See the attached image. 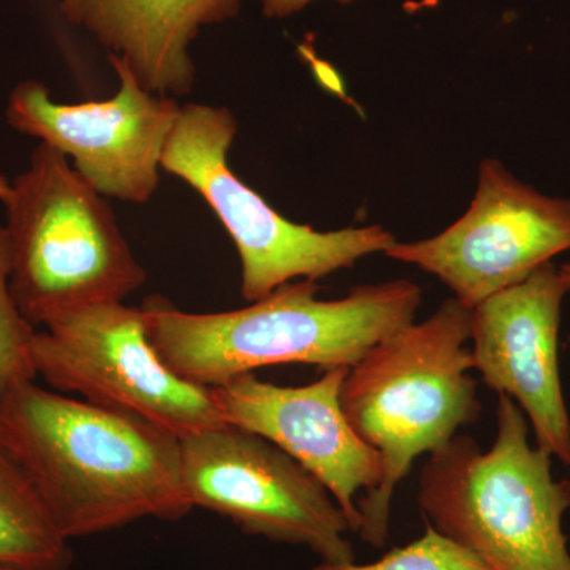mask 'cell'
<instances>
[{
  "label": "cell",
  "mask_w": 570,
  "mask_h": 570,
  "mask_svg": "<svg viewBox=\"0 0 570 570\" xmlns=\"http://www.w3.org/2000/svg\"><path fill=\"white\" fill-rule=\"evenodd\" d=\"M0 441L67 540L194 510L181 439L137 415L22 382L0 401Z\"/></svg>",
  "instance_id": "cell-1"
},
{
  "label": "cell",
  "mask_w": 570,
  "mask_h": 570,
  "mask_svg": "<svg viewBox=\"0 0 570 570\" xmlns=\"http://www.w3.org/2000/svg\"><path fill=\"white\" fill-rule=\"evenodd\" d=\"M420 305L422 288L407 279L358 285L340 299H321L316 281L299 279L242 309L187 313L163 295L142 299L140 309L168 367L213 389L258 367L354 366L415 322Z\"/></svg>",
  "instance_id": "cell-2"
},
{
  "label": "cell",
  "mask_w": 570,
  "mask_h": 570,
  "mask_svg": "<svg viewBox=\"0 0 570 570\" xmlns=\"http://www.w3.org/2000/svg\"><path fill=\"white\" fill-rule=\"evenodd\" d=\"M471 309L448 298L433 316L409 324L366 352L341 385V407L382 459L376 489L356 501L367 546L384 549L401 480L423 453L445 448L482 412L471 348Z\"/></svg>",
  "instance_id": "cell-3"
},
{
  "label": "cell",
  "mask_w": 570,
  "mask_h": 570,
  "mask_svg": "<svg viewBox=\"0 0 570 570\" xmlns=\"http://www.w3.org/2000/svg\"><path fill=\"white\" fill-rule=\"evenodd\" d=\"M417 504L425 524L490 570H570L562 531L570 480L553 479L551 455L530 444L527 415L512 397L498 395L497 438L487 452L456 434L431 453Z\"/></svg>",
  "instance_id": "cell-4"
},
{
  "label": "cell",
  "mask_w": 570,
  "mask_h": 570,
  "mask_svg": "<svg viewBox=\"0 0 570 570\" xmlns=\"http://www.w3.org/2000/svg\"><path fill=\"white\" fill-rule=\"evenodd\" d=\"M2 204L11 292L36 328L85 307L121 303L146 283L108 198L58 149L39 142Z\"/></svg>",
  "instance_id": "cell-5"
},
{
  "label": "cell",
  "mask_w": 570,
  "mask_h": 570,
  "mask_svg": "<svg viewBox=\"0 0 570 570\" xmlns=\"http://www.w3.org/2000/svg\"><path fill=\"white\" fill-rule=\"evenodd\" d=\"M236 132L238 122L228 108L181 105L160 167L189 184L219 217L238 253L246 302L294 281L317 283L395 245V235L382 225L318 232L285 219L232 170L228 153Z\"/></svg>",
  "instance_id": "cell-6"
},
{
  "label": "cell",
  "mask_w": 570,
  "mask_h": 570,
  "mask_svg": "<svg viewBox=\"0 0 570 570\" xmlns=\"http://www.w3.org/2000/svg\"><path fill=\"white\" fill-rule=\"evenodd\" d=\"M37 377L52 390L127 412L179 439L227 425L212 389L176 374L157 354L140 306L85 307L37 330Z\"/></svg>",
  "instance_id": "cell-7"
},
{
  "label": "cell",
  "mask_w": 570,
  "mask_h": 570,
  "mask_svg": "<svg viewBox=\"0 0 570 570\" xmlns=\"http://www.w3.org/2000/svg\"><path fill=\"white\" fill-rule=\"evenodd\" d=\"M183 479L194 509L245 534L306 547L321 561H355L351 524L324 483L258 434L232 425L181 439Z\"/></svg>",
  "instance_id": "cell-8"
},
{
  "label": "cell",
  "mask_w": 570,
  "mask_h": 570,
  "mask_svg": "<svg viewBox=\"0 0 570 570\" xmlns=\"http://www.w3.org/2000/svg\"><path fill=\"white\" fill-rule=\"evenodd\" d=\"M570 250V200L540 194L497 159L479 167L468 212L433 238L400 243L387 257L436 276L474 309Z\"/></svg>",
  "instance_id": "cell-9"
},
{
  "label": "cell",
  "mask_w": 570,
  "mask_h": 570,
  "mask_svg": "<svg viewBox=\"0 0 570 570\" xmlns=\"http://www.w3.org/2000/svg\"><path fill=\"white\" fill-rule=\"evenodd\" d=\"M108 61L119 78L111 99L58 104L43 82L22 81L10 94L7 121L62 153L104 197L146 204L159 187L164 148L181 105L146 91L116 56Z\"/></svg>",
  "instance_id": "cell-10"
},
{
  "label": "cell",
  "mask_w": 570,
  "mask_h": 570,
  "mask_svg": "<svg viewBox=\"0 0 570 570\" xmlns=\"http://www.w3.org/2000/svg\"><path fill=\"white\" fill-rule=\"evenodd\" d=\"M569 285L560 266H540L523 283L471 309L474 370L498 395L527 415L535 445L570 464V417L560 373L562 299Z\"/></svg>",
  "instance_id": "cell-11"
},
{
  "label": "cell",
  "mask_w": 570,
  "mask_h": 570,
  "mask_svg": "<svg viewBox=\"0 0 570 570\" xmlns=\"http://www.w3.org/2000/svg\"><path fill=\"white\" fill-rule=\"evenodd\" d=\"M347 371L330 367L302 387H283L247 373L213 387L212 395L227 425L265 438L313 472L358 534L356 501L381 482L382 459L360 439L341 407Z\"/></svg>",
  "instance_id": "cell-12"
},
{
  "label": "cell",
  "mask_w": 570,
  "mask_h": 570,
  "mask_svg": "<svg viewBox=\"0 0 570 570\" xmlns=\"http://www.w3.org/2000/svg\"><path fill=\"white\" fill-rule=\"evenodd\" d=\"M245 0H59L66 20L129 66L146 91H193L190 45L205 26L234 20Z\"/></svg>",
  "instance_id": "cell-13"
},
{
  "label": "cell",
  "mask_w": 570,
  "mask_h": 570,
  "mask_svg": "<svg viewBox=\"0 0 570 570\" xmlns=\"http://www.w3.org/2000/svg\"><path fill=\"white\" fill-rule=\"evenodd\" d=\"M70 540L61 534L31 480L0 441V564L69 570Z\"/></svg>",
  "instance_id": "cell-14"
},
{
  "label": "cell",
  "mask_w": 570,
  "mask_h": 570,
  "mask_svg": "<svg viewBox=\"0 0 570 570\" xmlns=\"http://www.w3.org/2000/svg\"><path fill=\"white\" fill-rule=\"evenodd\" d=\"M9 236L0 225V401L22 382L37 381L32 347L36 326L22 316L11 292Z\"/></svg>",
  "instance_id": "cell-15"
},
{
  "label": "cell",
  "mask_w": 570,
  "mask_h": 570,
  "mask_svg": "<svg viewBox=\"0 0 570 570\" xmlns=\"http://www.w3.org/2000/svg\"><path fill=\"white\" fill-rule=\"evenodd\" d=\"M311 570H490L478 554L455 540L434 530L426 524L422 538L396 547L387 554L371 562L356 564L355 561L328 562L321 561Z\"/></svg>",
  "instance_id": "cell-16"
},
{
  "label": "cell",
  "mask_w": 570,
  "mask_h": 570,
  "mask_svg": "<svg viewBox=\"0 0 570 570\" xmlns=\"http://www.w3.org/2000/svg\"><path fill=\"white\" fill-rule=\"evenodd\" d=\"M313 2H317V0H261L262 11H264L266 18H272V20H283V18L299 13ZM332 2L340 3V6H351V3L358 2V0H332Z\"/></svg>",
  "instance_id": "cell-17"
},
{
  "label": "cell",
  "mask_w": 570,
  "mask_h": 570,
  "mask_svg": "<svg viewBox=\"0 0 570 570\" xmlns=\"http://www.w3.org/2000/svg\"><path fill=\"white\" fill-rule=\"evenodd\" d=\"M560 272H561L562 277H564L566 283H568L569 291H570V262H568V264L561 265Z\"/></svg>",
  "instance_id": "cell-18"
},
{
  "label": "cell",
  "mask_w": 570,
  "mask_h": 570,
  "mask_svg": "<svg viewBox=\"0 0 570 570\" xmlns=\"http://www.w3.org/2000/svg\"><path fill=\"white\" fill-rule=\"evenodd\" d=\"M0 570H20V569L11 568V566L0 564Z\"/></svg>",
  "instance_id": "cell-19"
}]
</instances>
